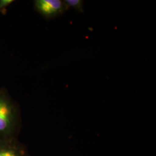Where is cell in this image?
<instances>
[{
  "mask_svg": "<svg viewBox=\"0 0 156 156\" xmlns=\"http://www.w3.org/2000/svg\"><path fill=\"white\" fill-rule=\"evenodd\" d=\"M65 3L69 8H72L79 13H83L84 12L83 1L82 0H65Z\"/></svg>",
  "mask_w": 156,
  "mask_h": 156,
  "instance_id": "obj_4",
  "label": "cell"
},
{
  "mask_svg": "<svg viewBox=\"0 0 156 156\" xmlns=\"http://www.w3.org/2000/svg\"><path fill=\"white\" fill-rule=\"evenodd\" d=\"M0 156H23V154L14 146L2 144H0Z\"/></svg>",
  "mask_w": 156,
  "mask_h": 156,
  "instance_id": "obj_3",
  "label": "cell"
},
{
  "mask_svg": "<svg viewBox=\"0 0 156 156\" xmlns=\"http://www.w3.org/2000/svg\"><path fill=\"white\" fill-rule=\"evenodd\" d=\"M34 8L48 20L61 16L69 9L64 1L62 0H35Z\"/></svg>",
  "mask_w": 156,
  "mask_h": 156,
  "instance_id": "obj_2",
  "label": "cell"
},
{
  "mask_svg": "<svg viewBox=\"0 0 156 156\" xmlns=\"http://www.w3.org/2000/svg\"><path fill=\"white\" fill-rule=\"evenodd\" d=\"M16 109L4 90H0V140L9 137L16 128Z\"/></svg>",
  "mask_w": 156,
  "mask_h": 156,
  "instance_id": "obj_1",
  "label": "cell"
},
{
  "mask_svg": "<svg viewBox=\"0 0 156 156\" xmlns=\"http://www.w3.org/2000/svg\"><path fill=\"white\" fill-rule=\"evenodd\" d=\"M13 2V0H0V12L4 11L6 8Z\"/></svg>",
  "mask_w": 156,
  "mask_h": 156,
  "instance_id": "obj_5",
  "label": "cell"
}]
</instances>
